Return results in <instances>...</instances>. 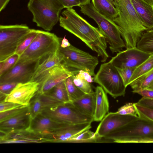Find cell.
Returning a JSON list of instances; mask_svg holds the SVG:
<instances>
[{"label":"cell","instance_id":"cell-1","mask_svg":"<svg viewBox=\"0 0 153 153\" xmlns=\"http://www.w3.org/2000/svg\"><path fill=\"white\" fill-rule=\"evenodd\" d=\"M59 18V25L83 41L105 62L109 57L106 51L105 39L98 28L89 23L73 8H67L62 13Z\"/></svg>","mask_w":153,"mask_h":153},{"label":"cell","instance_id":"cell-2","mask_svg":"<svg viewBox=\"0 0 153 153\" xmlns=\"http://www.w3.org/2000/svg\"><path fill=\"white\" fill-rule=\"evenodd\" d=\"M118 15L113 19L118 26L126 49L136 47L143 33L149 30L143 25L131 0H114Z\"/></svg>","mask_w":153,"mask_h":153},{"label":"cell","instance_id":"cell-3","mask_svg":"<svg viewBox=\"0 0 153 153\" xmlns=\"http://www.w3.org/2000/svg\"><path fill=\"white\" fill-rule=\"evenodd\" d=\"M103 138L111 142L153 143V122L139 118Z\"/></svg>","mask_w":153,"mask_h":153},{"label":"cell","instance_id":"cell-4","mask_svg":"<svg viewBox=\"0 0 153 153\" xmlns=\"http://www.w3.org/2000/svg\"><path fill=\"white\" fill-rule=\"evenodd\" d=\"M27 6L33 15V22L48 32L59 21L60 13L64 8L58 0H29Z\"/></svg>","mask_w":153,"mask_h":153},{"label":"cell","instance_id":"cell-5","mask_svg":"<svg viewBox=\"0 0 153 153\" xmlns=\"http://www.w3.org/2000/svg\"><path fill=\"white\" fill-rule=\"evenodd\" d=\"M79 7L82 13L93 19L97 23L107 42L109 45V48L113 53L119 52L126 47L118 26L113 20L99 13L92 3Z\"/></svg>","mask_w":153,"mask_h":153},{"label":"cell","instance_id":"cell-6","mask_svg":"<svg viewBox=\"0 0 153 153\" xmlns=\"http://www.w3.org/2000/svg\"><path fill=\"white\" fill-rule=\"evenodd\" d=\"M61 39L53 33L38 30L34 39L16 63L43 59L58 51Z\"/></svg>","mask_w":153,"mask_h":153},{"label":"cell","instance_id":"cell-7","mask_svg":"<svg viewBox=\"0 0 153 153\" xmlns=\"http://www.w3.org/2000/svg\"><path fill=\"white\" fill-rule=\"evenodd\" d=\"M58 53L61 64L68 70L79 72L82 70L94 76L95 68L99 63L97 58L82 51L71 45L66 48L60 46Z\"/></svg>","mask_w":153,"mask_h":153},{"label":"cell","instance_id":"cell-8","mask_svg":"<svg viewBox=\"0 0 153 153\" xmlns=\"http://www.w3.org/2000/svg\"><path fill=\"white\" fill-rule=\"evenodd\" d=\"M31 30L25 24L0 25V61L15 54L19 45Z\"/></svg>","mask_w":153,"mask_h":153},{"label":"cell","instance_id":"cell-9","mask_svg":"<svg viewBox=\"0 0 153 153\" xmlns=\"http://www.w3.org/2000/svg\"><path fill=\"white\" fill-rule=\"evenodd\" d=\"M94 81L114 98L125 96L126 87L117 68L109 61L101 65Z\"/></svg>","mask_w":153,"mask_h":153},{"label":"cell","instance_id":"cell-10","mask_svg":"<svg viewBox=\"0 0 153 153\" xmlns=\"http://www.w3.org/2000/svg\"><path fill=\"white\" fill-rule=\"evenodd\" d=\"M41 113L58 122L69 125L91 123L94 121L93 117L82 112L71 102L50 107Z\"/></svg>","mask_w":153,"mask_h":153},{"label":"cell","instance_id":"cell-11","mask_svg":"<svg viewBox=\"0 0 153 153\" xmlns=\"http://www.w3.org/2000/svg\"><path fill=\"white\" fill-rule=\"evenodd\" d=\"M41 60L16 63L9 70L0 76V85L9 82L19 83L30 81Z\"/></svg>","mask_w":153,"mask_h":153},{"label":"cell","instance_id":"cell-12","mask_svg":"<svg viewBox=\"0 0 153 153\" xmlns=\"http://www.w3.org/2000/svg\"><path fill=\"white\" fill-rule=\"evenodd\" d=\"M79 72L71 71L61 63L50 69L36 81L39 83L37 92L45 94L59 83Z\"/></svg>","mask_w":153,"mask_h":153},{"label":"cell","instance_id":"cell-13","mask_svg":"<svg viewBox=\"0 0 153 153\" xmlns=\"http://www.w3.org/2000/svg\"><path fill=\"white\" fill-rule=\"evenodd\" d=\"M137 47L121 51L109 61L116 68H136L150 56Z\"/></svg>","mask_w":153,"mask_h":153},{"label":"cell","instance_id":"cell-14","mask_svg":"<svg viewBox=\"0 0 153 153\" xmlns=\"http://www.w3.org/2000/svg\"><path fill=\"white\" fill-rule=\"evenodd\" d=\"M139 118L116 112L107 114L100 121L95 133L97 138H103L112 131Z\"/></svg>","mask_w":153,"mask_h":153},{"label":"cell","instance_id":"cell-15","mask_svg":"<svg viewBox=\"0 0 153 153\" xmlns=\"http://www.w3.org/2000/svg\"><path fill=\"white\" fill-rule=\"evenodd\" d=\"M90 123L76 125L66 124L50 132L40 135L43 142H68L73 137L91 127Z\"/></svg>","mask_w":153,"mask_h":153},{"label":"cell","instance_id":"cell-16","mask_svg":"<svg viewBox=\"0 0 153 153\" xmlns=\"http://www.w3.org/2000/svg\"><path fill=\"white\" fill-rule=\"evenodd\" d=\"M39 89V83L36 81L18 83L4 100L28 106Z\"/></svg>","mask_w":153,"mask_h":153},{"label":"cell","instance_id":"cell-17","mask_svg":"<svg viewBox=\"0 0 153 153\" xmlns=\"http://www.w3.org/2000/svg\"><path fill=\"white\" fill-rule=\"evenodd\" d=\"M31 120L28 105L21 112L0 122V132L7 133L13 131L27 130Z\"/></svg>","mask_w":153,"mask_h":153},{"label":"cell","instance_id":"cell-18","mask_svg":"<svg viewBox=\"0 0 153 153\" xmlns=\"http://www.w3.org/2000/svg\"><path fill=\"white\" fill-rule=\"evenodd\" d=\"M65 124L58 122L41 113L31 120L27 130L35 134L39 135L56 129Z\"/></svg>","mask_w":153,"mask_h":153},{"label":"cell","instance_id":"cell-19","mask_svg":"<svg viewBox=\"0 0 153 153\" xmlns=\"http://www.w3.org/2000/svg\"><path fill=\"white\" fill-rule=\"evenodd\" d=\"M39 142L41 141L38 135L27 130L13 131L7 133L1 132V143Z\"/></svg>","mask_w":153,"mask_h":153},{"label":"cell","instance_id":"cell-20","mask_svg":"<svg viewBox=\"0 0 153 153\" xmlns=\"http://www.w3.org/2000/svg\"><path fill=\"white\" fill-rule=\"evenodd\" d=\"M62 103L45 94L37 92L29 105L31 120L45 110Z\"/></svg>","mask_w":153,"mask_h":153},{"label":"cell","instance_id":"cell-21","mask_svg":"<svg viewBox=\"0 0 153 153\" xmlns=\"http://www.w3.org/2000/svg\"><path fill=\"white\" fill-rule=\"evenodd\" d=\"M144 25L149 30L153 29V4L143 0H131Z\"/></svg>","mask_w":153,"mask_h":153},{"label":"cell","instance_id":"cell-22","mask_svg":"<svg viewBox=\"0 0 153 153\" xmlns=\"http://www.w3.org/2000/svg\"><path fill=\"white\" fill-rule=\"evenodd\" d=\"M95 92L96 100L94 120L98 122L109 113V104L106 92L101 86H97Z\"/></svg>","mask_w":153,"mask_h":153},{"label":"cell","instance_id":"cell-23","mask_svg":"<svg viewBox=\"0 0 153 153\" xmlns=\"http://www.w3.org/2000/svg\"><path fill=\"white\" fill-rule=\"evenodd\" d=\"M61 59L58 51L41 60L30 81L36 82L50 69L61 63Z\"/></svg>","mask_w":153,"mask_h":153},{"label":"cell","instance_id":"cell-24","mask_svg":"<svg viewBox=\"0 0 153 153\" xmlns=\"http://www.w3.org/2000/svg\"><path fill=\"white\" fill-rule=\"evenodd\" d=\"M96 100V93L94 92L90 94H85L72 102L82 112L94 118Z\"/></svg>","mask_w":153,"mask_h":153},{"label":"cell","instance_id":"cell-25","mask_svg":"<svg viewBox=\"0 0 153 153\" xmlns=\"http://www.w3.org/2000/svg\"><path fill=\"white\" fill-rule=\"evenodd\" d=\"M95 9L100 14L109 19H113L118 14L114 3V0H91Z\"/></svg>","mask_w":153,"mask_h":153},{"label":"cell","instance_id":"cell-26","mask_svg":"<svg viewBox=\"0 0 153 153\" xmlns=\"http://www.w3.org/2000/svg\"><path fill=\"white\" fill-rule=\"evenodd\" d=\"M45 94L62 103L71 102L65 80L58 84Z\"/></svg>","mask_w":153,"mask_h":153},{"label":"cell","instance_id":"cell-27","mask_svg":"<svg viewBox=\"0 0 153 153\" xmlns=\"http://www.w3.org/2000/svg\"><path fill=\"white\" fill-rule=\"evenodd\" d=\"M136 47L148 54H153V29L143 33L137 42Z\"/></svg>","mask_w":153,"mask_h":153},{"label":"cell","instance_id":"cell-28","mask_svg":"<svg viewBox=\"0 0 153 153\" xmlns=\"http://www.w3.org/2000/svg\"><path fill=\"white\" fill-rule=\"evenodd\" d=\"M153 68V54L134 70L129 80V85L137 79L146 74Z\"/></svg>","mask_w":153,"mask_h":153},{"label":"cell","instance_id":"cell-29","mask_svg":"<svg viewBox=\"0 0 153 153\" xmlns=\"http://www.w3.org/2000/svg\"><path fill=\"white\" fill-rule=\"evenodd\" d=\"M68 142H97L95 133L90 129L86 130L71 138Z\"/></svg>","mask_w":153,"mask_h":153},{"label":"cell","instance_id":"cell-30","mask_svg":"<svg viewBox=\"0 0 153 153\" xmlns=\"http://www.w3.org/2000/svg\"><path fill=\"white\" fill-rule=\"evenodd\" d=\"M153 80V73L145 76L140 77L134 80L130 85L132 89V92L147 88Z\"/></svg>","mask_w":153,"mask_h":153},{"label":"cell","instance_id":"cell-31","mask_svg":"<svg viewBox=\"0 0 153 153\" xmlns=\"http://www.w3.org/2000/svg\"><path fill=\"white\" fill-rule=\"evenodd\" d=\"M65 83L71 102H73L85 94L75 85L71 76L66 79Z\"/></svg>","mask_w":153,"mask_h":153},{"label":"cell","instance_id":"cell-32","mask_svg":"<svg viewBox=\"0 0 153 153\" xmlns=\"http://www.w3.org/2000/svg\"><path fill=\"white\" fill-rule=\"evenodd\" d=\"M38 30L31 29L25 38L19 44L15 54L19 57L28 48L37 36Z\"/></svg>","mask_w":153,"mask_h":153},{"label":"cell","instance_id":"cell-33","mask_svg":"<svg viewBox=\"0 0 153 153\" xmlns=\"http://www.w3.org/2000/svg\"><path fill=\"white\" fill-rule=\"evenodd\" d=\"M75 85L85 94H88L93 92L90 83L77 77L76 75L71 76Z\"/></svg>","mask_w":153,"mask_h":153},{"label":"cell","instance_id":"cell-34","mask_svg":"<svg viewBox=\"0 0 153 153\" xmlns=\"http://www.w3.org/2000/svg\"><path fill=\"white\" fill-rule=\"evenodd\" d=\"M139 118L153 122V109L134 103Z\"/></svg>","mask_w":153,"mask_h":153},{"label":"cell","instance_id":"cell-35","mask_svg":"<svg viewBox=\"0 0 153 153\" xmlns=\"http://www.w3.org/2000/svg\"><path fill=\"white\" fill-rule=\"evenodd\" d=\"M19 58V56L15 54L4 61H0V76L9 70L15 64Z\"/></svg>","mask_w":153,"mask_h":153},{"label":"cell","instance_id":"cell-36","mask_svg":"<svg viewBox=\"0 0 153 153\" xmlns=\"http://www.w3.org/2000/svg\"><path fill=\"white\" fill-rule=\"evenodd\" d=\"M117 112L122 115L139 117L134 103L128 102L126 104L119 108Z\"/></svg>","mask_w":153,"mask_h":153},{"label":"cell","instance_id":"cell-37","mask_svg":"<svg viewBox=\"0 0 153 153\" xmlns=\"http://www.w3.org/2000/svg\"><path fill=\"white\" fill-rule=\"evenodd\" d=\"M124 84L126 87L129 85V80L135 69L134 68H116Z\"/></svg>","mask_w":153,"mask_h":153},{"label":"cell","instance_id":"cell-38","mask_svg":"<svg viewBox=\"0 0 153 153\" xmlns=\"http://www.w3.org/2000/svg\"><path fill=\"white\" fill-rule=\"evenodd\" d=\"M28 106L22 105L13 109L0 112V122L21 112L25 110Z\"/></svg>","mask_w":153,"mask_h":153},{"label":"cell","instance_id":"cell-39","mask_svg":"<svg viewBox=\"0 0 153 153\" xmlns=\"http://www.w3.org/2000/svg\"><path fill=\"white\" fill-rule=\"evenodd\" d=\"M18 83L9 82L0 85V97H4L9 94Z\"/></svg>","mask_w":153,"mask_h":153},{"label":"cell","instance_id":"cell-40","mask_svg":"<svg viewBox=\"0 0 153 153\" xmlns=\"http://www.w3.org/2000/svg\"><path fill=\"white\" fill-rule=\"evenodd\" d=\"M22 105H23L10 102L1 101L0 103V112L13 109Z\"/></svg>","mask_w":153,"mask_h":153},{"label":"cell","instance_id":"cell-41","mask_svg":"<svg viewBox=\"0 0 153 153\" xmlns=\"http://www.w3.org/2000/svg\"><path fill=\"white\" fill-rule=\"evenodd\" d=\"M62 4L64 8H72L75 6L80 5V0H58Z\"/></svg>","mask_w":153,"mask_h":153},{"label":"cell","instance_id":"cell-42","mask_svg":"<svg viewBox=\"0 0 153 153\" xmlns=\"http://www.w3.org/2000/svg\"><path fill=\"white\" fill-rule=\"evenodd\" d=\"M134 93L137 94L142 96V97L153 99V90L148 88H145L137 91Z\"/></svg>","mask_w":153,"mask_h":153},{"label":"cell","instance_id":"cell-43","mask_svg":"<svg viewBox=\"0 0 153 153\" xmlns=\"http://www.w3.org/2000/svg\"><path fill=\"white\" fill-rule=\"evenodd\" d=\"M76 76L80 78L83 79L90 83L93 82L94 78L92 77L90 74L88 72L83 70H80Z\"/></svg>","mask_w":153,"mask_h":153},{"label":"cell","instance_id":"cell-44","mask_svg":"<svg viewBox=\"0 0 153 153\" xmlns=\"http://www.w3.org/2000/svg\"><path fill=\"white\" fill-rule=\"evenodd\" d=\"M137 102L144 106L153 109V99L142 97Z\"/></svg>","mask_w":153,"mask_h":153},{"label":"cell","instance_id":"cell-45","mask_svg":"<svg viewBox=\"0 0 153 153\" xmlns=\"http://www.w3.org/2000/svg\"><path fill=\"white\" fill-rule=\"evenodd\" d=\"M71 44L69 42L68 39L64 37L62 38L60 46L62 48H66L71 45Z\"/></svg>","mask_w":153,"mask_h":153},{"label":"cell","instance_id":"cell-46","mask_svg":"<svg viewBox=\"0 0 153 153\" xmlns=\"http://www.w3.org/2000/svg\"><path fill=\"white\" fill-rule=\"evenodd\" d=\"M10 0H0V12L6 7Z\"/></svg>","mask_w":153,"mask_h":153},{"label":"cell","instance_id":"cell-47","mask_svg":"<svg viewBox=\"0 0 153 153\" xmlns=\"http://www.w3.org/2000/svg\"><path fill=\"white\" fill-rule=\"evenodd\" d=\"M81 2L80 5H85L90 3L91 0H80Z\"/></svg>","mask_w":153,"mask_h":153},{"label":"cell","instance_id":"cell-48","mask_svg":"<svg viewBox=\"0 0 153 153\" xmlns=\"http://www.w3.org/2000/svg\"><path fill=\"white\" fill-rule=\"evenodd\" d=\"M152 73H153V68L150 71H149V72H148L146 74H144L142 76H141L140 77L145 76H147Z\"/></svg>","mask_w":153,"mask_h":153},{"label":"cell","instance_id":"cell-49","mask_svg":"<svg viewBox=\"0 0 153 153\" xmlns=\"http://www.w3.org/2000/svg\"><path fill=\"white\" fill-rule=\"evenodd\" d=\"M148 88L152 90H153V80L152 82L149 85L148 88Z\"/></svg>","mask_w":153,"mask_h":153},{"label":"cell","instance_id":"cell-50","mask_svg":"<svg viewBox=\"0 0 153 153\" xmlns=\"http://www.w3.org/2000/svg\"><path fill=\"white\" fill-rule=\"evenodd\" d=\"M144 1L151 4H153V0H143Z\"/></svg>","mask_w":153,"mask_h":153},{"label":"cell","instance_id":"cell-51","mask_svg":"<svg viewBox=\"0 0 153 153\" xmlns=\"http://www.w3.org/2000/svg\"><path fill=\"white\" fill-rule=\"evenodd\" d=\"M116 0V1H117V0Z\"/></svg>","mask_w":153,"mask_h":153}]
</instances>
